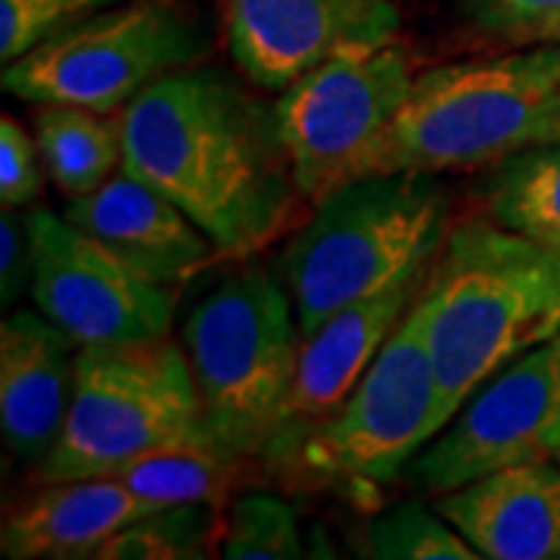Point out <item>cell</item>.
Returning <instances> with one entry per match:
<instances>
[{"mask_svg":"<svg viewBox=\"0 0 560 560\" xmlns=\"http://www.w3.org/2000/svg\"><path fill=\"white\" fill-rule=\"evenodd\" d=\"M121 168L150 180L224 256L253 253L293 215L296 180L275 106L221 69L187 66L121 109Z\"/></svg>","mask_w":560,"mask_h":560,"instance_id":"obj_1","label":"cell"},{"mask_svg":"<svg viewBox=\"0 0 560 560\" xmlns=\"http://www.w3.org/2000/svg\"><path fill=\"white\" fill-rule=\"evenodd\" d=\"M440 430L504 364L560 334V256L495 219L448 228L418 296Z\"/></svg>","mask_w":560,"mask_h":560,"instance_id":"obj_2","label":"cell"},{"mask_svg":"<svg viewBox=\"0 0 560 560\" xmlns=\"http://www.w3.org/2000/svg\"><path fill=\"white\" fill-rule=\"evenodd\" d=\"M548 140H560V38L420 72L364 175L477 168Z\"/></svg>","mask_w":560,"mask_h":560,"instance_id":"obj_3","label":"cell"},{"mask_svg":"<svg viewBox=\"0 0 560 560\" xmlns=\"http://www.w3.org/2000/svg\"><path fill=\"white\" fill-rule=\"evenodd\" d=\"M448 237V200L433 175H364L315 202L283 256L302 340L346 305L420 278Z\"/></svg>","mask_w":560,"mask_h":560,"instance_id":"obj_4","label":"cell"},{"mask_svg":"<svg viewBox=\"0 0 560 560\" xmlns=\"http://www.w3.org/2000/svg\"><path fill=\"white\" fill-rule=\"evenodd\" d=\"M180 340L212 436L243 458L268 452L302 349L287 283L241 265L194 302Z\"/></svg>","mask_w":560,"mask_h":560,"instance_id":"obj_5","label":"cell"},{"mask_svg":"<svg viewBox=\"0 0 560 560\" xmlns=\"http://www.w3.org/2000/svg\"><path fill=\"white\" fill-rule=\"evenodd\" d=\"M206 433L187 352L168 337L79 346L60 440L35 470L40 482L113 477L140 455Z\"/></svg>","mask_w":560,"mask_h":560,"instance_id":"obj_6","label":"cell"},{"mask_svg":"<svg viewBox=\"0 0 560 560\" xmlns=\"http://www.w3.org/2000/svg\"><path fill=\"white\" fill-rule=\"evenodd\" d=\"M209 54L197 0H121L3 66V91L25 103L121 113L153 81Z\"/></svg>","mask_w":560,"mask_h":560,"instance_id":"obj_7","label":"cell"},{"mask_svg":"<svg viewBox=\"0 0 560 560\" xmlns=\"http://www.w3.org/2000/svg\"><path fill=\"white\" fill-rule=\"evenodd\" d=\"M411 60L393 40L320 62L275 103L293 180L312 206L364 175L411 91Z\"/></svg>","mask_w":560,"mask_h":560,"instance_id":"obj_8","label":"cell"},{"mask_svg":"<svg viewBox=\"0 0 560 560\" xmlns=\"http://www.w3.org/2000/svg\"><path fill=\"white\" fill-rule=\"evenodd\" d=\"M436 415L440 381L415 300L340 411L302 442L300 458L327 480L386 482L440 433Z\"/></svg>","mask_w":560,"mask_h":560,"instance_id":"obj_9","label":"cell"},{"mask_svg":"<svg viewBox=\"0 0 560 560\" xmlns=\"http://www.w3.org/2000/svg\"><path fill=\"white\" fill-rule=\"evenodd\" d=\"M560 452V334L504 364L411 458L433 495Z\"/></svg>","mask_w":560,"mask_h":560,"instance_id":"obj_10","label":"cell"},{"mask_svg":"<svg viewBox=\"0 0 560 560\" xmlns=\"http://www.w3.org/2000/svg\"><path fill=\"white\" fill-rule=\"evenodd\" d=\"M32 237V300L79 346H116L168 337L175 293L84 234L66 215L35 209Z\"/></svg>","mask_w":560,"mask_h":560,"instance_id":"obj_11","label":"cell"},{"mask_svg":"<svg viewBox=\"0 0 560 560\" xmlns=\"http://www.w3.org/2000/svg\"><path fill=\"white\" fill-rule=\"evenodd\" d=\"M243 75L283 91L320 62L396 40V0H215Z\"/></svg>","mask_w":560,"mask_h":560,"instance_id":"obj_12","label":"cell"},{"mask_svg":"<svg viewBox=\"0 0 560 560\" xmlns=\"http://www.w3.org/2000/svg\"><path fill=\"white\" fill-rule=\"evenodd\" d=\"M427 283V275L396 283L371 300L346 305L302 340L293 383L280 408L275 436L268 442L271 455H293L320 423L334 418L361 374L377 359L383 342L393 337L399 320L408 315Z\"/></svg>","mask_w":560,"mask_h":560,"instance_id":"obj_13","label":"cell"},{"mask_svg":"<svg viewBox=\"0 0 560 560\" xmlns=\"http://www.w3.org/2000/svg\"><path fill=\"white\" fill-rule=\"evenodd\" d=\"M62 215L162 287H178L219 253L178 202L128 168L94 194L72 197Z\"/></svg>","mask_w":560,"mask_h":560,"instance_id":"obj_14","label":"cell"},{"mask_svg":"<svg viewBox=\"0 0 560 560\" xmlns=\"http://www.w3.org/2000/svg\"><path fill=\"white\" fill-rule=\"evenodd\" d=\"M75 346L44 312L20 308L0 327V430L22 464L38 467L60 440L75 386Z\"/></svg>","mask_w":560,"mask_h":560,"instance_id":"obj_15","label":"cell"},{"mask_svg":"<svg viewBox=\"0 0 560 560\" xmlns=\"http://www.w3.org/2000/svg\"><path fill=\"white\" fill-rule=\"evenodd\" d=\"M440 514L486 560H560V460H526L440 495Z\"/></svg>","mask_w":560,"mask_h":560,"instance_id":"obj_16","label":"cell"},{"mask_svg":"<svg viewBox=\"0 0 560 560\" xmlns=\"http://www.w3.org/2000/svg\"><path fill=\"white\" fill-rule=\"evenodd\" d=\"M150 511L113 477L47 482L7 514L0 551L10 560H94L103 541Z\"/></svg>","mask_w":560,"mask_h":560,"instance_id":"obj_17","label":"cell"},{"mask_svg":"<svg viewBox=\"0 0 560 560\" xmlns=\"http://www.w3.org/2000/svg\"><path fill=\"white\" fill-rule=\"evenodd\" d=\"M35 140L47 178L72 197L94 194L121 168V113H97L72 103H44L35 113Z\"/></svg>","mask_w":560,"mask_h":560,"instance_id":"obj_18","label":"cell"},{"mask_svg":"<svg viewBox=\"0 0 560 560\" xmlns=\"http://www.w3.org/2000/svg\"><path fill=\"white\" fill-rule=\"evenodd\" d=\"M237 452H231L212 433L180 440L140 455L113 474V480L128 486L138 499L153 508L168 504H219L241 467Z\"/></svg>","mask_w":560,"mask_h":560,"instance_id":"obj_19","label":"cell"},{"mask_svg":"<svg viewBox=\"0 0 560 560\" xmlns=\"http://www.w3.org/2000/svg\"><path fill=\"white\" fill-rule=\"evenodd\" d=\"M489 219L560 256V140L495 162L486 180Z\"/></svg>","mask_w":560,"mask_h":560,"instance_id":"obj_20","label":"cell"},{"mask_svg":"<svg viewBox=\"0 0 560 560\" xmlns=\"http://www.w3.org/2000/svg\"><path fill=\"white\" fill-rule=\"evenodd\" d=\"M215 533L212 504L153 508L103 541L94 560H200L209 558L212 541L219 545Z\"/></svg>","mask_w":560,"mask_h":560,"instance_id":"obj_21","label":"cell"},{"mask_svg":"<svg viewBox=\"0 0 560 560\" xmlns=\"http://www.w3.org/2000/svg\"><path fill=\"white\" fill-rule=\"evenodd\" d=\"M364 555L381 560H482L477 548L442 517L440 508L430 511L418 501H405L368 523Z\"/></svg>","mask_w":560,"mask_h":560,"instance_id":"obj_22","label":"cell"},{"mask_svg":"<svg viewBox=\"0 0 560 560\" xmlns=\"http://www.w3.org/2000/svg\"><path fill=\"white\" fill-rule=\"evenodd\" d=\"M219 555L228 560H296L302 536L296 511L278 495L246 492L234 499L219 533Z\"/></svg>","mask_w":560,"mask_h":560,"instance_id":"obj_23","label":"cell"},{"mask_svg":"<svg viewBox=\"0 0 560 560\" xmlns=\"http://www.w3.org/2000/svg\"><path fill=\"white\" fill-rule=\"evenodd\" d=\"M121 0H0V62L20 60L40 40Z\"/></svg>","mask_w":560,"mask_h":560,"instance_id":"obj_24","label":"cell"},{"mask_svg":"<svg viewBox=\"0 0 560 560\" xmlns=\"http://www.w3.org/2000/svg\"><path fill=\"white\" fill-rule=\"evenodd\" d=\"M482 32L508 40L560 38V0H464Z\"/></svg>","mask_w":560,"mask_h":560,"instance_id":"obj_25","label":"cell"},{"mask_svg":"<svg viewBox=\"0 0 560 560\" xmlns=\"http://www.w3.org/2000/svg\"><path fill=\"white\" fill-rule=\"evenodd\" d=\"M47 165L38 140L28 138L13 116H0V202L3 209H20L44 190Z\"/></svg>","mask_w":560,"mask_h":560,"instance_id":"obj_26","label":"cell"},{"mask_svg":"<svg viewBox=\"0 0 560 560\" xmlns=\"http://www.w3.org/2000/svg\"><path fill=\"white\" fill-rule=\"evenodd\" d=\"M32 287V237L28 219H20L13 209H3L0 219V302L10 305Z\"/></svg>","mask_w":560,"mask_h":560,"instance_id":"obj_27","label":"cell"},{"mask_svg":"<svg viewBox=\"0 0 560 560\" xmlns=\"http://www.w3.org/2000/svg\"><path fill=\"white\" fill-rule=\"evenodd\" d=\"M558 460H560V452H558Z\"/></svg>","mask_w":560,"mask_h":560,"instance_id":"obj_28","label":"cell"}]
</instances>
